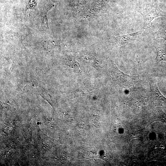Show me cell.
Listing matches in <instances>:
<instances>
[{
  "mask_svg": "<svg viewBox=\"0 0 166 166\" xmlns=\"http://www.w3.org/2000/svg\"><path fill=\"white\" fill-rule=\"evenodd\" d=\"M111 75L115 80L121 86L129 88L133 86L140 81L138 76L127 74L118 69L115 64L112 62Z\"/></svg>",
  "mask_w": 166,
  "mask_h": 166,
  "instance_id": "cell-1",
  "label": "cell"
},
{
  "mask_svg": "<svg viewBox=\"0 0 166 166\" xmlns=\"http://www.w3.org/2000/svg\"><path fill=\"white\" fill-rule=\"evenodd\" d=\"M139 12L144 20V27H149L153 20L160 16H166V13L161 10L156 3L150 4L141 9Z\"/></svg>",
  "mask_w": 166,
  "mask_h": 166,
  "instance_id": "cell-2",
  "label": "cell"
},
{
  "mask_svg": "<svg viewBox=\"0 0 166 166\" xmlns=\"http://www.w3.org/2000/svg\"><path fill=\"white\" fill-rule=\"evenodd\" d=\"M149 83L150 87V105L153 107L166 108V98L160 92L156 84L151 80L149 81Z\"/></svg>",
  "mask_w": 166,
  "mask_h": 166,
  "instance_id": "cell-3",
  "label": "cell"
},
{
  "mask_svg": "<svg viewBox=\"0 0 166 166\" xmlns=\"http://www.w3.org/2000/svg\"><path fill=\"white\" fill-rule=\"evenodd\" d=\"M142 30L126 35L117 37H112L114 44L117 46H120L126 43L134 41H139L141 39Z\"/></svg>",
  "mask_w": 166,
  "mask_h": 166,
  "instance_id": "cell-4",
  "label": "cell"
},
{
  "mask_svg": "<svg viewBox=\"0 0 166 166\" xmlns=\"http://www.w3.org/2000/svg\"><path fill=\"white\" fill-rule=\"evenodd\" d=\"M156 52L155 61L158 63L166 61V41L163 39L156 38L154 42Z\"/></svg>",
  "mask_w": 166,
  "mask_h": 166,
  "instance_id": "cell-5",
  "label": "cell"
},
{
  "mask_svg": "<svg viewBox=\"0 0 166 166\" xmlns=\"http://www.w3.org/2000/svg\"><path fill=\"white\" fill-rule=\"evenodd\" d=\"M152 121H160L166 124V113L162 110L158 108L152 112Z\"/></svg>",
  "mask_w": 166,
  "mask_h": 166,
  "instance_id": "cell-6",
  "label": "cell"
},
{
  "mask_svg": "<svg viewBox=\"0 0 166 166\" xmlns=\"http://www.w3.org/2000/svg\"><path fill=\"white\" fill-rule=\"evenodd\" d=\"M156 35V38H162L166 41V26L160 25L157 30Z\"/></svg>",
  "mask_w": 166,
  "mask_h": 166,
  "instance_id": "cell-7",
  "label": "cell"
}]
</instances>
